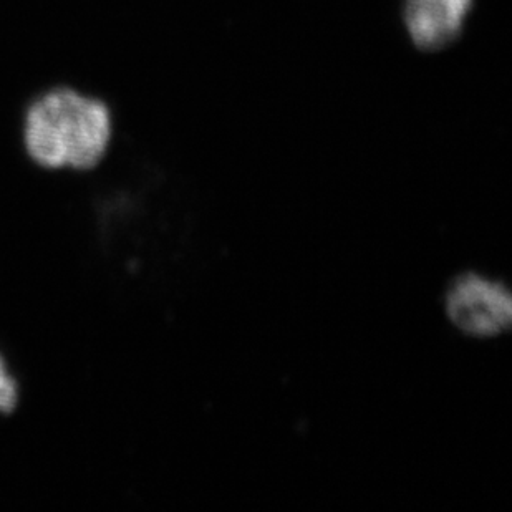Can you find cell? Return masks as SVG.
<instances>
[{
	"mask_svg": "<svg viewBox=\"0 0 512 512\" xmlns=\"http://www.w3.org/2000/svg\"><path fill=\"white\" fill-rule=\"evenodd\" d=\"M22 141L25 155L39 168L90 171L112 145V112L98 98L54 88L25 112Z\"/></svg>",
	"mask_w": 512,
	"mask_h": 512,
	"instance_id": "obj_1",
	"label": "cell"
},
{
	"mask_svg": "<svg viewBox=\"0 0 512 512\" xmlns=\"http://www.w3.org/2000/svg\"><path fill=\"white\" fill-rule=\"evenodd\" d=\"M446 314L464 334L478 339L496 337L512 324V297L503 284L466 274L451 285Z\"/></svg>",
	"mask_w": 512,
	"mask_h": 512,
	"instance_id": "obj_2",
	"label": "cell"
},
{
	"mask_svg": "<svg viewBox=\"0 0 512 512\" xmlns=\"http://www.w3.org/2000/svg\"><path fill=\"white\" fill-rule=\"evenodd\" d=\"M473 0H405L406 32L421 50L445 49L461 34Z\"/></svg>",
	"mask_w": 512,
	"mask_h": 512,
	"instance_id": "obj_3",
	"label": "cell"
},
{
	"mask_svg": "<svg viewBox=\"0 0 512 512\" xmlns=\"http://www.w3.org/2000/svg\"><path fill=\"white\" fill-rule=\"evenodd\" d=\"M20 401L22 385L10 367L9 358L0 350V416L14 415Z\"/></svg>",
	"mask_w": 512,
	"mask_h": 512,
	"instance_id": "obj_4",
	"label": "cell"
}]
</instances>
